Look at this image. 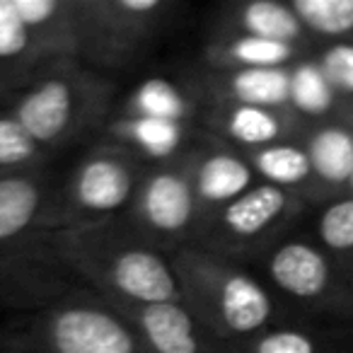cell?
<instances>
[{"mask_svg":"<svg viewBox=\"0 0 353 353\" xmlns=\"http://www.w3.org/2000/svg\"><path fill=\"white\" fill-rule=\"evenodd\" d=\"M56 187L49 170L0 179V310L17 317L80 285L63 254Z\"/></svg>","mask_w":353,"mask_h":353,"instance_id":"1","label":"cell"},{"mask_svg":"<svg viewBox=\"0 0 353 353\" xmlns=\"http://www.w3.org/2000/svg\"><path fill=\"white\" fill-rule=\"evenodd\" d=\"M63 254L80 285L121 303L182 300L174 259L126 216L63 232Z\"/></svg>","mask_w":353,"mask_h":353,"instance_id":"2","label":"cell"},{"mask_svg":"<svg viewBox=\"0 0 353 353\" xmlns=\"http://www.w3.org/2000/svg\"><path fill=\"white\" fill-rule=\"evenodd\" d=\"M172 259L182 293L179 303L228 348L274 324L295 319L250 264L194 245L174 252Z\"/></svg>","mask_w":353,"mask_h":353,"instance_id":"3","label":"cell"},{"mask_svg":"<svg viewBox=\"0 0 353 353\" xmlns=\"http://www.w3.org/2000/svg\"><path fill=\"white\" fill-rule=\"evenodd\" d=\"M119 109L112 75L80 61H59L15 92L8 112L51 157L99 141Z\"/></svg>","mask_w":353,"mask_h":353,"instance_id":"4","label":"cell"},{"mask_svg":"<svg viewBox=\"0 0 353 353\" xmlns=\"http://www.w3.org/2000/svg\"><path fill=\"white\" fill-rule=\"evenodd\" d=\"M0 353H145L114 303L78 285L63 298L0 327Z\"/></svg>","mask_w":353,"mask_h":353,"instance_id":"5","label":"cell"},{"mask_svg":"<svg viewBox=\"0 0 353 353\" xmlns=\"http://www.w3.org/2000/svg\"><path fill=\"white\" fill-rule=\"evenodd\" d=\"M252 269L295 319L353 327V288L305 228L271 247Z\"/></svg>","mask_w":353,"mask_h":353,"instance_id":"6","label":"cell"},{"mask_svg":"<svg viewBox=\"0 0 353 353\" xmlns=\"http://www.w3.org/2000/svg\"><path fill=\"white\" fill-rule=\"evenodd\" d=\"M310 211L312 206L300 194L256 182L235 201L208 213L192 245L254 266L271 247L298 232Z\"/></svg>","mask_w":353,"mask_h":353,"instance_id":"7","label":"cell"},{"mask_svg":"<svg viewBox=\"0 0 353 353\" xmlns=\"http://www.w3.org/2000/svg\"><path fill=\"white\" fill-rule=\"evenodd\" d=\"M148 165L112 141H94L56 187L61 230L97 225L126 216Z\"/></svg>","mask_w":353,"mask_h":353,"instance_id":"8","label":"cell"},{"mask_svg":"<svg viewBox=\"0 0 353 353\" xmlns=\"http://www.w3.org/2000/svg\"><path fill=\"white\" fill-rule=\"evenodd\" d=\"M170 0H78V61L104 73L133 65L174 22Z\"/></svg>","mask_w":353,"mask_h":353,"instance_id":"9","label":"cell"},{"mask_svg":"<svg viewBox=\"0 0 353 353\" xmlns=\"http://www.w3.org/2000/svg\"><path fill=\"white\" fill-rule=\"evenodd\" d=\"M184 152L174 160L148 165L126 213L148 240L170 254L192 245L201 223Z\"/></svg>","mask_w":353,"mask_h":353,"instance_id":"10","label":"cell"},{"mask_svg":"<svg viewBox=\"0 0 353 353\" xmlns=\"http://www.w3.org/2000/svg\"><path fill=\"white\" fill-rule=\"evenodd\" d=\"M184 155L201 221L259 182L245 152L218 141L206 131L199 133Z\"/></svg>","mask_w":353,"mask_h":353,"instance_id":"11","label":"cell"},{"mask_svg":"<svg viewBox=\"0 0 353 353\" xmlns=\"http://www.w3.org/2000/svg\"><path fill=\"white\" fill-rule=\"evenodd\" d=\"M114 307L126 317L145 353H228L179 300L172 303H121Z\"/></svg>","mask_w":353,"mask_h":353,"instance_id":"12","label":"cell"},{"mask_svg":"<svg viewBox=\"0 0 353 353\" xmlns=\"http://www.w3.org/2000/svg\"><path fill=\"white\" fill-rule=\"evenodd\" d=\"M199 128L242 152L274 145L283 141H300L307 123L293 109H269L252 104L206 102Z\"/></svg>","mask_w":353,"mask_h":353,"instance_id":"13","label":"cell"},{"mask_svg":"<svg viewBox=\"0 0 353 353\" xmlns=\"http://www.w3.org/2000/svg\"><path fill=\"white\" fill-rule=\"evenodd\" d=\"M211 37H254V39L279 41L312 54L317 46L303 30L293 6L281 0H242L223 6L213 17Z\"/></svg>","mask_w":353,"mask_h":353,"instance_id":"14","label":"cell"},{"mask_svg":"<svg viewBox=\"0 0 353 353\" xmlns=\"http://www.w3.org/2000/svg\"><path fill=\"white\" fill-rule=\"evenodd\" d=\"M203 102L252 104V107L290 109V68H199L192 75Z\"/></svg>","mask_w":353,"mask_h":353,"instance_id":"15","label":"cell"},{"mask_svg":"<svg viewBox=\"0 0 353 353\" xmlns=\"http://www.w3.org/2000/svg\"><path fill=\"white\" fill-rule=\"evenodd\" d=\"M314 174L312 208L332 199L346 196L353 174V126L346 121H322L303 133Z\"/></svg>","mask_w":353,"mask_h":353,"instance_id":"16","label":"cell"},{"mask_svg":"<svg viewBox=\"0 0 353 353\" xmlns=\"http://www.w3.org/2000/svg\"><path fill=\"white\" fill-rule=\"evenodd\" d=\"M199 133H201L199 126L165 121V119L133 117V114H123L117 109L102 138L123 145L136 157H141L145 165H160V162L182 155L196 141Z\"/></svg>","mask_w":353,"mask_h":353,"instance_id":"17","label":"cell"},{"mask_svg":"<svg viewBox=\"0 0 353 353\" xmlns=\"http://www.w3.org/2000/svg\"><path fill=\"white\" fill-rule=\"evenodd\" d=\"M203 109L206 102L192 75L189 78L150 75L119 102V112L123 114L165 119V121L189 123V126H199Z\"/></svg>","mask_w":353,"mask_h":353,"instance_id":"18","label":"cell"},{"mask_svg":"<svg viewBox=\"0 0 353 353\" xmlns=\"http://www.w3.org/2000/svg\"><path fill=\"white\" fill-rule=\"evenodd\" d=\"M353 327L285 319L245 341L230 346L228 353H351Z\"/></svg>","mask_w":353,"mask_h":353,"instance_id":"19","label":"cell"},{"mask_svg":"<svg viewBox=\"0 0 353 353\" xmlns=\"http://www.w3.org/2000/svg\"><path fill=\"white\" fill-rule=\"evenodd\" d=\"M51 61L17 12L15 0H0V94L8 99L30 85Z\"/></svg>","mask_w":353,"mask_h":353,"instance_id":"20","label":"cell"},{"mask_svg":"<svg viewBox=\"0 0 353 353\" xmlns=\"http://www.w3.org/2000/svg\"><path fill=\"white\" fill-rule=\"evenodd\" d=\"M15 6L51 61H78V0H15Z\"/></svg>","mask_w":353,"mask_h":353,"instance_id":"21","label":"cell"},{"mask_svg":"<svg viewBox=\"0 0 353 353\" xmlns=\"http://www.w3.org/2000/svg\"><path fill=\"white\" fill-rule=\"evenodd\" d=\"M307 51L279 41L254 39V37H211L203 49L201 65L213 70L235 68H290Z\"/></svg>","mask_w":353,"mask_h":353,"instance_id":"22","label":"cell"},{"mask_svg":"<svg viewBox=\"0 0 353 353\" xmlns=\"http://www.w3.org/2000/svg\"><path fill=\"white\" fill-rule=\"evenodd\" d=\"M261 184L300 194L312 206L314 174L303 141H283L245 152Z\"/></svg>","mask_w":353,"mask_h":353,"instance_id":"23","label":"cell"},{"mask_svg":"<svg viewBox=\"0 0 353 353\" xmlns=\"http://www.w3.org/2000/svg\"><path fill=\"white\" fill-rule=\"evenodd\" d=\"M303 228L353 288V196L314 206Z\"/></svg>","mask_w":353,"mask_h":353,"instance_id":"24","label":"cell"},{"mask_svg":"<svg viewBox=\"0 0 353 353\" xmlns=\"http://www.w3.org/2000/svg\"><path fill=\"white\" fill-rule=\"evenodd\" d=\"M290 109L307 126L322 121H346L341 99L324 78L312 54L290 65Z\"/></svg>","mask_w":353,"mask_h":353,"instance_id":"25","label":"cell"},{"mask_svg":"<svg viewBox=\"0 0 353 353\" xmlns=\"http://www.w3.org/2000/svg\"><path fill=\"white\" fill-rule=\"evenodd\" d=\"M314 46L353 41V0H290Z\"/></svg>","mask_w":353,"mask_h":353,"instance_id":"26","label":"cell"},{"mask_svg":"<svg viewBox=\"0 0 353 353\" xmlns=\"http://www.w3.org/2000/svg\"><path fill=\"white\" fill-rule=\"evenodd\" d=\"M51 155L22 128V123L0 109V179L49 170Z\"/></svg>","mask_w":353,"mask_h":353,"instance_id":"27","label":"cell"},{"mask_svg":"<svg viewBox=\"0 0 353 353\" xmlns=\"http://www.w3.org/2000/svg\"><path fill=\"white\" fill-rule=\"evenodd\" d=\"M319 70L341 99L346 123L353 126V41H334L312 51Z\"/></svg>","mask_w":353,"mask_h":353,"instance_id":"28","label":"cell"},{"mask_svg":"<svg viewBox=\"0 0 353 353\" xmlns=\"http://www.w3.org/2000/svg\"><path fill=\"white\" fill-rule=\"evenodd\" d=\"M8 102H10V99H8L6 94H0V109H3V107H8Z\"/></svg>","mask_w":353,"mask_h":353,"instance_id":"29","label":"cell"},{"mask_svg":"<svg viewBox=\"0 0 353 353\" xmlns=\"http://www.w3.org/2000/svg\"><path fill=\"white\" fill-rule=\"evenodd\" d=\"M346 196H353V174H351V182H348V189H346Z\"/></svg>","mask_w":353,"mask_h":353,"instance_id":"30","label":"cell"},{"mask_svg":"<svg viewBox=\"0 0 353 353\" xmlns=\"http://www.w3.org/2000/svg\"><path fill=\"white\" fill-rule=\"evenodd\" d=\"M351 353H353V351H351Z\"/></svg>","mask_w":353,"mask_h":353,"instance_id":"31","label":"cell"}]
</instances>
